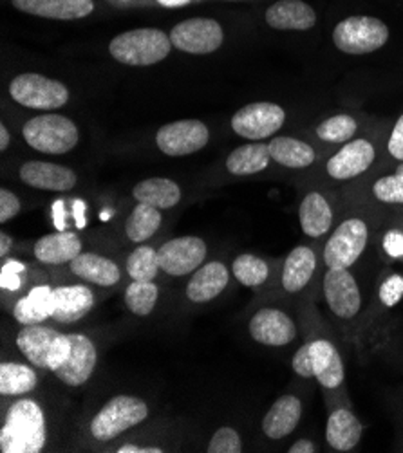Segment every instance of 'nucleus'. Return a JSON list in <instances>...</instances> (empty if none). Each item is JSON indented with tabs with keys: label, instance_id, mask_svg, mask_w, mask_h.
<instances>
[{
	"label": "nucleus",
	"instance_id": "c756f323",
	"mask_svg": "<svg viewBox=\"0 0 403 453\" xmlns=\"http://www.w3.org/2000/svg\"><path fill=\"white\" fill-rule=\"evenodd\" d=\"M134 199L158 210H168L182 201V188L167 177H152L138 183L132 190Z\"/></svg>",
	"mask_w": 403,
	"mask_h": 453
},
{
	"label": "nucleus",
	"instance_id": "603ef678",
	"mask_svg": "<svg viewBox=\"0 0 403 453\" xmlns=\"http://www.w3.org/2000/svg\"><path fill=\"white\" fill-rule=\"evenodd\" d=\"M10 142H12V134H10V130L6 128V125L3 123L0 125V150H8V147H10Z\"/></svg>",
	"mask_w": 403,
	"mask_h": 453
},
{
	"label": "nucleus",
	"instance_id": "b1692460",
	"mask_svg": "<svg viewBox=\"0 0 403 453\" xmlns=\"http://www.w3.org/2000/svg\"><path fill=\"white\" fill-rule=\"evenodd\" d=\"M81 253V241L76 234L60 232L43 235L35 244V258L43 264L73 262Z\"/></svg>",
	"mask_w": 403,
	"mask_h": 453
},
{
	"label": "nucleus",
	"instance_id": "ea45409f",
	"mask_svg": "<svg viewBox=\"0 0 403 453\" xmlns=\"http://www.w3.org/2000/svg\"><path fill=\"white\" fill-rule=\"evenodd\" d=\"M206 451L208 453H241L243 442L239 434L234 428L222 426L212 435Z\"/></svg>",
	"mask_w": 403,
	"mask_h": 453
},
{
	"label": "nucleus",
	"instance_id": "5701e85b",
	"mask_svg": "<svg viewBox=\"0 0 403 453\" xmlns=\"http://www.w3.org/2000/svg\"><path fill=\"white\" fill-rule=\"evenodd\" d=\"M71 271L76 277L102 288H112L121 279L116 262L97 253H80L71 262Z\"/></svg>",
	"mask_w": 403,
	"mask_h": 453
},
{
	"label": "nucleus",
	"instance_id": "1a4fd4ad",
	"mask_svg": "<svg viewBox=\"0 0 403 453\" xmlns=\"http://www.w3.org/2000/svg\"><path fill=\"white\" fill-rule=\"evenodd\" d=\"M225 33L213 19H189L170 31V42L175 50L190 55H210L217 51Z\"/></svg>",
	"mask_w": 403,
	"mask_h": 453
},
{
	"label": "nucleus",
	"instance_id": "e433bc0d",
	"mask_svg": "<svg viewBox=\"0 0 403 453\" xmlns=\"http://www.w3.org/2000/svg\"><path fill=\"white\" fill-rule=\"evenodd\" d=\"M232 271L237 282L246 288H259L270 277V267H267V264L262 258L248 253L239 255L234 260Z\"/></svg>",
	"mask_w": 403,
	"mask_h": 453
},
{
	"label": "nucleus",
	"instance_id": "423d86ee",
	"mask_svg": "<svg viewBox=\"0 0 403 453\" xmlns=\"http://www.w3.org/2000/svg\"><path fill=\"white\" fill-rule=\"evenodd\" d=\"M147 418L149 406L145 401L132 395H116L95 416L91 434L97 441L107 442L128 428L143 423Z\"/></svg>",
	"mask_w": 403,
	"mask_h": 453
},
{
	"label": "nucleus",
	"instance_id": "2eb2a0df",
	"mask_svg": "<svg viewBox=\"0 0 403 453\" xmlns=\"http://www.w3.org/2000/svg\"><path fill=\"white\" fill-rule=\"evenodd\" d=\"M22 183L43 192H69L76 187V173L62 165L27 161L20 166Z\"/></svg>",
	"mask_w": 403,
	"mask_h": 453
},
{
	"label": "nucleus",
	"instance_id": "c9c22d12",
	"mask_svg": "<svg viewBox=\"0 0 403 453\" xmlns=\"http://www.w3.org/2000/svg\"><path fill=\"white\" fill-rule=\"evenodd\" d=\"M158 298H159V289L152 280L151 282L134 280L125 291V305L136 316H149L154 311Z\"/></svg>",
	"mask_w": 403,
	"mask_h": 453
},
{
	"label": "nucleus",
	"instance_id": "412c9836",
	"mask_svg": "<svg viewBox=\"0 0 403 453\" xmlns=\"http://www.w3.org/2000/svg\"><path fill=\"white\" fill-rule=\"evenodd\" d=\"M302 418V403L298 397L286 394L281 395L272 409L266 412L262 419V432L270 439H284L288 437L298 425Z\"/></svg>",
	"mask_w": 403,
	"mask_h": 453
},
{
	"label": "nucleus",
	"instance_id": "dca6fc26",
	"mask_svg": "<svg viewBox=\"0 0 403 453\" xmlns=\"http://www.w3.org/2000/svg\"><path fill=\"white\" fill-rule=\"evenodd\" d=\"M12 4L22 13L51 20H78L95 12V0H12Z\"/></svg>",
	"mask_w": 403,
	"mask_h": 453
},
{
	"label": "nucleus",
	"instance_id": "7ed1b4c3",
	"mask_svg": "<svg viewBox=\"0 0 403 453\" xmlns=\"http://www.w3.org/2000/svg\"><path fill=\"white\" fill-rule=\"evenodd\" d=\"M22 135L31 149L50 156L71 152L80 140L74 121L62 114H42L31 118L24 125Z\"/></svg>",
	"mask_w": 403,
	"mask_h": 453
},
{
	"label": "nucleus",
	"instance_id": "de8ad7c7",
	"mask_svg": "<svg viewBox=\"0 0 403 453\" xmlns=\"http://www.w3.org/2000/svg\"><path fill=\"white\" fill-rule=\"evenodd\" d=\"M384 250L389 257L392 258H401L403 257V234L401 232H389L384 237Z\"/></svg>",
	"mask_w": 403,
	"mask_h": 453
},
{
	"label": "nucleus",
	"instance_id": "c85d7f7f",
	"mask_svg": "<svg viewBox=\"0 0 403 453\" xmlns=\"http://www.w3.org/2000/svg\"><path fill=\"white\" fill-rule=\"evenodd\" d=\"M362 439V423L347 411H335L326 425V441L337 451H351Z\"/></svg>",
	"mask_w": 403,
	"mask_h": 453
},
{
	"label": "nucleus",
	"instance_id": "f257e3e1",
	"mask_svg": "<svg viewBox=\"0 0 403 453\" xmlns=\"http://www.w3.org/2000/svg\"><path fill=\"white\" fill-rule=\"evenodd\" d=\"M46 418L42 406L33 399H20L10 406L3 430V453H38L46 446Z\"/></svg>",
	"mask_w": 403,
	"mask_h": 453
},
{
	"label": "nucleus",
	"instance_id": "4c0bfd02",
	"mask_svg": "<svg viewBox=\"0 0 403 453\" xmlns=\"http://www.w3.org/2000/svg\"><path fill=\"white\" fill-rule=\"evenodd\" d=\"M356 130H358V123L354 121V118L347 114H338L322 121L317 127V135L322 142H328V143H345L353 138Z\"/></svg>",
	"mask_w": 403,
	"mask_h": 453
},
{
	"label": "nucleus",
	"instance_id": "a18cd8bd",
	"mask_svg": "<svg viewBox=\"0 0 403 453\" xmlns=\"http://www.w3.org/2000/svg\"><path fill=\"white\" fill-rule=\"evenodd\" d=\"M19 213H20L19 197L13 192L6 190V188L0 190V222L4 224L8 220L15 219Z\"/></svg>",
	"mask_w": 403,
	"mask_h": 453
},
{
	"label": "nucleus",
	"instance_id": "bb28decb",
	"mask_svg": "<svg viewBox=\"0 0 403 453\" xmlns=\"http://www.w3.org/2000/svg\"><path fill=\"white\" fill-rule=\"evenodd\" d=\"M298 219L300 228L307 237H322L333 224V210L322 194L311 192L298 208Z\"/></svg>",
	"mask_w": 403,
	"mask_h": 453
},
{
	"label": "nucleus",
	"instance_id": "864d4df0",
	"mask_svg": "<svg viewBox=\"0 0 403 453\" xmlns=\"http://www.w3.org/2000/svg\"><path fill=\"white\" fill-rule=\"evenodd\" d=\"M158 3L165 8H182V6L190 4L192 0H158Z\"/></svg>",
	"mask_w": 403,
	"mask_h": 453
},
{
	"label": "nucleus",
	"instance_id": "79ce46f5",
	"mask_svg": "<svg viewBox=\"0 0 403 453\" xmlns=\"http://www.w3.org/2000/svg\"><path fill=\"white\" fill-rule=\"evenodd\" d=\"M26 271V265L19 260H6L3 265V277H0V286L6 291H17L22 286L20 275Z\"/></svg>",
	"mask_w": 403,
	"mask_h": 453
},
{
	"label": "nucleus",
	"instance_id": "473e14b6",
	"mask_svg": "<svg viewBox=\"0 0 403 453\" xmlns=\"http://www.w3.org/2000/svg\"><path fill=\"white\" fill-rule=\"evenodd\" d=\"M161 226V213L151 204H136L125 224V234L130 242L142 244L151 239Z\"/></svg>",
	"mask_w": 403,
	"mask_h": 453
},
{
	"label": "nucleus",
	"instance_id": "f8f14e48",
	"mask_svg": "<svg viewBox=\"0 0 403 453\" xmlns=\"http://www.w3.org/2000/svg\"><path fill=\"white\" fill-rule=\"evenodd\" d=\"M324 296L333 314L344 320L353 319L362 307L360 289H358V284L349 273V269L328 267V273L324 277Z\"/></svg>",
	"mask_w": 403,
	"mask_h": 453
},
{
	"label": "nucleus",
	"instance_id": "39448f33",
	"mask_svg": "<svg viewBox=\"0 0 403 453\" xmlns=\"http://www.w3.org/2000/svg\"><path fill=\"white\" fill-rule=\"evenodd\" d=\"M389 40V27L375 17H349L333 31L337 50L345 55H369L382 50Z\"/></svg>",
	"mask_w": 403,
	"mask_h": 453
},
{
	"label": "nucleus",
	"instance_id": "49530a36",
	"mask_svg": "<svg viewBox=\"0 0 403 453\" xmlns=\"http://www.w3.org/2000/svg\"><path fill=\"white\" fill-rule=\"evenodd\" d=\"M387 149H389V154L394 159L403 161V114L398 118V121H396V125H394V128L391 132Z\"/></svg>",
	"mask_w": 403,
	"mask_h": 453
},
{
	"label": "nucleus",
	"instance_id": "393cba45",
	"mask_svg": "<svg viewBox=\"0 0 403 453\" xmlns=\"http://www.w3.org/2000/svg\"><path fill=\"white\" fill-rule=\"evenodd\" d=\"M60 333L55 329L36 326H24L17 336V347L29 364L40 369H48V352Z\"/></svg>",
	"mask_w": 403,
	"mask_h": 453
},
{
	"label": "nucleus",
	"instance_id": "3c124183",
	"mask_svg": "<svg viewBox=\"0 0 403 453\" xmlns=\"http://www.w3.org/2000/svg\"><path fill=\"white\" fill-rule=\"evenodd\" d=\"M12 246H13L12 237H10L6 232H0V257L4 258V257L10 253Z\"/></svg>",
	"mask_w": 403,
	"mask_h": 453
},
{
	"label": "nucleus",
	"instance_id": "6e6552de",
	"mask_svg": "<svg viewBox=\"0 0 403 453\" xmlns=\"http://www.w3.org/2000/svg\"><path fill=\"white\" fill-rule=\"evenodd\" d=\"M210 130L199 119H182L161 127L156 134L158 149L170 156L182 157L199 152L208 145Z\"/></svg>",
	"mask_w": 403,
	"mask_h": 453
},
{
	"label": "nucleus",
	"instance_id": "37998d69",
	"mask_svg": "<svg viewBox=\"0 0 403 453\" xmlns=\"http://www.w3.org/2000/svg\"><path fill=\"white\" fill-rule=\"evenodd\" d=\"M291 367L295 371L297 376L300 378H315V369H313V357H311V343H306L302 345L295 356H293V361H291Z\"/></svg>",
	"mask_w": 403,
	"mask_h": 453
},
{
	"label": "nucleus",
	"instance_id": "cd10ccee",
	"mask_svg": "<svg viewBox=\"0 0 403 453\" xmlns=\"http://www.w3.org/2000/svg\"><path fill=\"white\" fill-rule=\"evenodd\" d=\"M15 320L22 326H36L53 319V289L36 286L13 307Z\"/></svg>",
	"mask_w": 403,
	"mask_h": 453
},
{
	"label": "nucleus",
	"instance_id": "aec40b11",
	"mask_svg": "<svg viewBox=\"0 0 403 453\" xmlns=\"http://www.w3.org/2000/svg\"><path fill=\"white\" fill-rule=\"evenodd\" d=\"M230 275L222 262H208L201 265L187 284V298L194 303H205L217 298L229 286Z\"/></svg>",
	"mask_w": 403,
	"mask_h": 453
},
{
	"label": "nucleus",
	"instance_id": "9b49d317",
	"mask_svg": "<svg viewBox=\"0 0 403 453\" xmlns=\"http://www.w3.org/2000/svg\"><path fill=\"white\" fill-rule=\"evenodd\" d=\"M159 267L170 277L194 273L206 258V244L199 237H177L158 250Z\"/></svg>",
	"mask_w": 403,
	"mask_h": 453
},
{
	"label": "nucleus",
	"instance_id": "7c9ffc66",
	"mask_svg": "<svg viewBox=\"0 0 403 453\" xmlns=\"http://www.w3.org/2000/svg\"><path fill=\"white\" fill-rule=\"evenodd\" d=\"M267 149H270L272 159L286 168H306L317 159L313 147L295 138H286V135L272 140V143H267Z\"/></svg>",
	"mask_w": 403,
	"mask_h": 453
},
{
	"label": "nucleus",
	"instance_id": "a878e982",
	"mask_svg": "<svg viewBox=\"0 0 403 453\" xmlns=\"http://www.w3.org/2000/svg\"><path fill=\"white\" fill-rule=\"evenodd\" d=\"M317 271V257L315 251L307 246H297L286 258L283 269V288L288 293L302 291L311 277Z\"/></svg>",
	"mask_w": 403,
	"mask_h": 453
},
{
	"label": "nucleus",
	"instance_id": "a19ab883",
	"mask_svg": "<svg viewBox=\"0 0 403 453\" xmlns=\"http://www.w3.org/2000/svg\"><path fill=\"white\" fill-rule=\"evenodd\" d=\"M71 347L73 345H71L69 334H62L60 333L57 336V340L53 342L50 352H48V371L57 372L66 364L69 354H71Z\"/></svg>",
	"mask_w": 403,
	"mask_h": 453
},
{
	"label": "nucleus",
	"instance_id": "a211bd4d",
	"mask_svg": "<svg viewBox=\"0 0 403 453\" xmlns=\"http://www.w3.org/2000/svg\"><path fill=\"white\" fill-rule=\"evenodd\" d=\"M95 305L93 291L85 286H66L53 289V320L74 324L89 314Z\"/></svg>",
	"mask_w": 403,
	"mask_h": 453
},
{
	"label": "nucleus",
	"instance_id": "ddd939ff",
	"mask_svg": "<svg viewBox=\"0 0 403 453\" xmlns=\"http://www.w3.org/2000/svg\"><path fill=\"white\" fill-rule=\"evenodd\" d=\"M250 336L267 347H284L297 338V327L286 312L264 307L252 316Z\"/></svg>",
	"mask_w": 403,
	"mask_h": 453
},
{
	"label": "nucleus",
	"instance_id": "20e7f679",
	"mask_svg": "<svg viewBox=\"0 0 403 453\" xmlns=\"http://www.w3.org/2000/svg\"><path fill=\"white\" fill-rule=\"evenodd\" d=\"M12 98L35 111H55L69 102V88L53 78L38 73H22L10 83Z\"/></svg>",
	"mask_w": 403,
	"mask_h": 453
},
{
	"label": "nucleus",
	"instance_id": "09e8293b",
	"mask_svg": "<svg viewBox=\"0 0 403 453\" xmlns=\"http://www.w3.org/2000/svg\"><path fill=\"white\" fill-rule=\"evenodd\" d=\"M290 453H315L317 446L315 442H311L309 439H298L297 442H293L288 449Z\"/></svg>",
	"mask_w": 403,
	"mask_h": 453
},
{
	"label": "nucleus",
	"instance_id": "f704fd0d",
	"mask_svg": "<svg viewBox=\"0 0 403 453\" xmlns=\"http://www.w3.org/2000/svg\"><path fill=\"white\" fill-rule=\"evenodd\" d=\"M159 269L158 251L152 246H140L127 258V273L132 277V280L151 282L156 279Z\"/></svg>",
	"mask_w": 403,
	"mask_h": 453
},
{
	"label": "nucleus",
	"instance_id": "c03bdc74",
	"mask_svg": "<svg viewBox=\"0 0 403 453\" xmlns=\"http://www.w3.org/2000/svg\"><path fill=\"white\" fill-rule=\"evenodd\" d=\"M403 296V279L399 275L389 277L380 288V300L387 307H394Z\"/></svg>",
	"mask_w": 403,
	"mask_h": 453
},
{
	"label": "nucleus",
	"instance_id": "0eeeda50",
	"mask_svg": "<svg viewBox=\"0 0 403 453\" xmlns=\"http://www.w3.org/2000/svg\"><path fill=\"white\" fill-rule=\"evenodd\" d=\"M368 224L362 219H347L342 222L324 248L326 265L349 269L362 257L368 246Z\"/></svg>",
	"mask_w": 403,
	"mask_h": 453
},
{
	"label": "nucleus",
	"instance_id": "f3484780",
	"mask_svg": "<svg viewBox=\"0 0 403 453\" xmlns=\"http://www.w3.org/2000/svg\"><path fill=\"white\" fill-rule=\"evenodd\" d=\"M376 152L368 140H354L345 143L326 165L328 173L333 179L347 180L364 173L375 161Z\"/></svg>",
	"mask_w": 403,
	"mask_h": 453
},
{
	"label": "nucleus",
	"instance_id": "4468645a",
	"mask_svg": "<svg viewBox=\"0 0 403 453\" xmlns=\"http://www.w3.org/2000/svg\"><path fill=\"white\" fill-rule=\"evenodd\" d=\"M71 338V354L66 364L55 372L57 378L66 383L67 387H81L89 381L97 369L98 352L95 343L89 340L85 334L74 333L69 334Z\"/></svg>",
	"mask_w": 403,
	"mask_h": 453
},
{
	"label": "nucleus",
	"instance_id": "58836bf2",
	"mask_svg": "<svg viewBox=\"0 0 403 453\" xmlns=\"http://www.w3.org/2000/svg\"><path fill=\"white\" fill-rule=\"evenodd\" d=\"M373 194L382 203L403 204V163H399L392 175H385L376 180Z\"/></svg>",
	"mask_w": 403,
	"mask_h": 453
},
{
	"label": "nucleus",
	"instance_id": "8fccbe9b",
	"mask_svg": "<svg viewBox=\"0 0 403 453\" xmlns=\"http://www.w3.org/2000/svg\"><path fill=\"white\" fill-rule=\"evenodd\" d=\"M161 448H143L134 444H123L118 448V453H161Z\"/></svg>",
	"mask_w": 403,
	"mask_h": 453
},
{
	"label": "nucleus",
	"instance_id": "9d476101",
	"mask_svg": "<svg viewBox=\"0 0 403 453\" xmlns=\"http://www.w3.org/2000/svg\"><path fill=\"white\" fill-rule=\"evenodd\" d=\"M286 112L281 105L272 102L248 104L232 118V128L237 135L252 142L270 138L284 125Z\"/></svg>",
	"mask_w": 403,
	"mask_h": 453
},
{
	"label": "nucleus",
	"instance_id": "6ab92c4d",
	"mask_svg": "<svg viewBox=\"0 0 403 453\" xmlns=\"http://www.w3.org/2000/svg\"><path fill=\"white\" fill-rule=\"evenodd\" d=\"M266 24L279 31H306L317 24V13L302 0H279L266 12Z\"/></svg>",
	"mask_w": 403,
	"mask_h": 453
},
{
	"label": "nucleus",
	"instance_id": "f03ea898",
	"mask_svg": "<svg viewBox=\"0 0 403 453\" xmlns=\"http://www.w3.org/2000/svg\"><path fill=\"white\" fill-rule=\"evenodd\" d=\"M170 48H174V45L165 31L156 27H142L125 31L112 38L109 43V53L123 65L147 67L165 60Z\"/></svg>",
	"mask_w": 403,
	"mask_h": 453
},
{
	"label": "nucleus",
	"instance_id": "72a5a7b5",
	"mask_svg": "<svg viewBox=\"0 0 403 453\" xmlns=\"http://www.w3.org/2000/svg\"><path fill=\"white\" fill-rule=\"evenodd\" d=\"M36 374L31 367L22 364L0 365V392L3 395L27 394L36 387Z\"/></svg>",
	"mask_w": 403,
	"mask_h": 453
},
{
	"label": "nucleus",
	"instance_id": "2f4dec72",
	"mask_svg": "<svg viewBox=\"0 0 403 453\" xmlns=\"http://www.w3.org/2000/svg\"><path fill=\"white\" fill-rule=\"evenodd\" d=\"M270 149L264 143H250L236 149L229 159L227 168L234 175H252L259 173L270 165Z\"/></svg>",
	"mask_w": 403,
	"mask_h": 453
},
{
	"label": "nucleus",
	"instance_id": "4be33fe9",
	"mask_svg": "<svg viewBox=\"0 0 403 453\" xmlns=\"http://www.w3.org/2000/svg\"><path fill=\"white\" fill-rule=\"evenodd\" d=\"M311 357L315 378L324 388H338L344 383L345 369L337 347L328 340L311 342Z\"/></svg>",
	"mask_w": 403,
	"mask_h": 453
}]
</instances>
